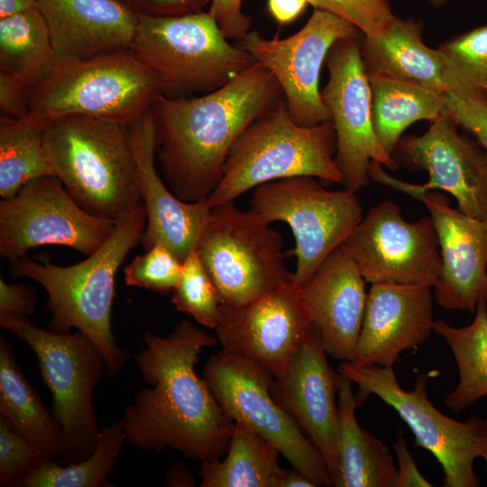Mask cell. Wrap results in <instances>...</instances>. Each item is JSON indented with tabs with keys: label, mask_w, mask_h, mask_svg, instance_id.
<instances>
[{
	"label": "cell",
	"mask_w": 487,
	"mask_h": 487,
	"mask_svg": "<svg viewBox=\"0 0 487 487\" xmlns=\"http://www.w3.org/2000/svg\"><path fill=\"white\" fill-rule=\"evenodd\" d=\"M354 260L364 280L433 287L442 259L430 216L405 220L398 204L372 207L341 244Z\"/></svg>",
	"instance_id": "2e32d148"
},
{
	"label": "cell",
	"mask_w": 487,
	"mask_h": 487,
	"mask_svg": "<svg viewBox=\"0 0 487 487\" xmlns=\"http://www.w3.org/2000/svg\"><path fill=\"white\" fill-rule=\"evenodd\" d=\"M121 1L125 2V3L129 4V5H132V3H133V0H121Z\"/></svg>",
	"instance_id": "f907efd6"
},
{
	"label": "cell",
	"mask_w": 487,
	"mask_h": 487,
	"mask_svg": "<svg viewBox=\"0 0 487 487\" xmlns=\"http://www.w3.org/2000/svg\"><path fill=\"white\" fill-rule=\"evenodd\" d=\"M115 221L82 208L55 175L26 183L0 201V254L14 264L42 245H63L88 256L112 234Z\"/></svg>",
	"instance_id": "4fadbf2b"
},
{
	"label": "cell",
	"mask_w": 487,
	"mask_h": 487,
	"mask_svg": "<svg viewBox=\"0 0 487 487\" xmlns=\"http://www.w3.org/2000/svg\"><path fill=\"white\" fill-rule=\"evenodd\" d=\"M212 0H133L139 14L175 16L202 12Z\"/></svg>",
	"instance_id": "7bdbcfd3"
},
{
	"label": "cell",
	"mask_w": 487,
	"mask_h": 487,
	"mask_svg": "<svg viewBox=\"0 0 487 487\" xmlns=\"http://www.w3.org/2000/svg\"><path fill=\"white\" fill-rule=\"evenodd\" d=\"M43 142L54 175L91 215L116 220L142 202L125 124L61 116L46 124Z\"/></svg>",
	"instance_id": "277c9868"
},
{
	"label": "cell",
	"mask_w": 487,
	"mask_h": 487,
	"mask_svg": "<svg viewBox=\"0 0 487 487\" xmlns=\"http://www.w3.org/2000/svg\"><path fill=\"white\" fill-rule=\"evenodd\" d=\"M282 245L269 222L230 200L211 207L195 251L221 303L240 306L292 282Z\"/></svg>",
	"instance_id": "9c48e42d"
},
{
	"label": "cell",
	"mask_w": 487,
	"mask_h": 487,
	"mask_svg": "<svg viewBox=\"0 0 487 487\" xmlns=\"http://www.w3.org/2000/svg\"><path fill=\"white\" fill-rule=\"evenodd\" d=\"M143 202L131 207L115 221L108 239L93 253L76 264L59 266L48 254L39 262L26 256L12 264L14 277L30 278L46 291V307L51 318L48 330L82 332L101 352L106 375H116L127 363L130 354L121 349L112 331L111 313L117 270L128 253L140 244L146 227Z\"/></svg>",
	"instance_id": "3957f363"
},
{
	"label": "cell",
	"mask_w": 487,
	"mask_h": 487,
	"mask_svg": "<svg viewBox=\"0 0 487 487\" xmlns=\"http://www.w3.org/2000/svg\"><path fill=\"white\" fill-rule=\"evenodd\" d=\"M337 371L359 387L358 406L373 394L399 414L412 431L415 445L429 451L440 464L445 487L480 486L473 463L483 457L487 464V418L473 415L458 421L444 415L428 400L425 373L407 391L392 368L341 362Z\"/></svg>",
	"instance_id": "30bf717a"
},
{
	"label": "cell",
	"mask_w": 487,
	"mask_h": 487,
	"mask_svg": "<svg viewBox=\"0 0 487 487\" xmlns=\"http://www.w3.org/2000/svg\"><path fill=\"white\" fill-rule=\"evenodd\" d=\"M335 152L336 136L331 121L315 126L299 125L281 98L235 141L220 181L207 201L212 207L234 200L262 184L296 176L341 183Z\"/></svg>",
	"instance_id": "8992f818"
},
{
	"label": "cell",
	"mask_w": 487,
	"mask_h": 487,
	"mask_svg": "<svg viewBox=\"0 0 487 487\" xmlns=\"http://www.w3.org/2000/svg\"><path fill=\"white\" fill-rule=\"evenodd\" d=\"M182 269V262L163 244L158 243L137 255L124 268L127 286L142 288L161 294L172 292Z\"/></svg>",
	"instance_id": "d590c367"
},
{
	"label": "cell",
	"mask_w": 487,
	"mask_h": 487,
	"mask_svg": "<svg viewBox=\"0 0 487 487\" xmlns=\"http://www.w3.org/2000/svg\"><path fill=\"white\" fill-rule=\"evenodd\" d=\"M372 90L375 133L392 154L402 133L411 124L446 115L445 95L409 82L367 73Z\"/></svg>",
	"instance_id": "f1b7e54d"
},
{
	"label": "cell",
	"mask_w": 487,
	"mask_h": 487,
	"mask_svg": "<svg viewBox=\"0 0 487 487\" xmlns=\"http://www.w3.org/2000/svg\"><path fill=\"white\" fill-rule=\"evenodd\" d=\"M60 64L129 51L139 13L121 0H38Z\"/></svg>",
	"instance_id": "cb8c5ba5"
},
{
	"label": "cell",
	"mask_w": 487,
	"mask_h": 487,
	"mask_svg": "<svg viewBox=\"0 0 487 487\" xmlns=\"http://www.w3.org/2000/svg\"><path fill=\"white\" fill-rule=\"evenodd\" d=\"M125 435L121 423L104 427L96 448L87 458L67 464L57 460L43 461L23 481L24 487L112 486L108 475L119 457Z\"/></svg>",
	"instance_id": "d6a6232c"
},
{
	"label": "cell",
	"mask_w": 487,
	"mask_h": 487,
	"mask_svg": "<svg viewBox=\"0 0 487 487\" xmlns=\"http://www.w3.org/2000/svg\"><path fill=\"white\" fill-rule=\"evenodd\" d=\"M343 375V374H342ZM353 381L343 375L338 397V472L336 487H394L397 466L388 446L361 427Z\"/></svg>",
	"instance_id": "484cf974"
},
{
	"label": "cell",
	"mask_w": 487,
	"mask_h": 487,
	"mask_svg": "<svg viewBox=\"0 0 487 487\" xmlns=\"http://www.w3.org/2000/svg\"><path fill=\"white\" fill-rule=\"evenodd\" d=\"M171 303L178 311L193 317L198 324L216 328L221 299L195 250L182 262L179 281L172 291Z\"/></svg>",
	"instance_id": "836d02e7"
},
{
	"label": "cell",
	"mask_w": 487,
	"mask_h": 487,
	"mask_svg": "<svg viewBox=\"0 0 487 487\" xmlns=\"http://www.w3.org/2000/svg\"><path fill=\"white\" fill-rule=\"evenodd\" d=\"M33 289L23 283H7L0 279V315L31 317L36 310Z\"/></svg>",
	"instance_id": "b9f144b4"
},
{
	"label": "cell",
	"mask_w": 487,
	"mask_h": 487,
	"mask_svg": "<svg viewBox=\"0 0 487 487\" xmlns=\"http://www.w3.org/2000/svg\"><path fill=\"white\" fill-rule=\"evenodd\" d=\"M0 326L24 342L37 357L41 378L51 393V413L62 430L57 461L67 464L90 456L100 433L93 397L106 375L101 352L78 330H45L27 317L0 315Z\"/></svg>",
	"instance_id": "52a82bcc"
},
{
	"label": "cell",
	"mask_w": 487,
	"mask_h": 487,
	"mask_svg": "<svg viewBox=\"0 0 487 487\" xmlns=\"http://www.w3.org/2000/svg\"><path fill=\"white\" fill-rule=\"evenodd\" d=\"M371 284L350 362L392 368L402 352L418 348L433 331L432 287L386 281Z\"/></svg>",
	"instance_id": "7402d4cb"
},
{
	"label": "cell",
	"mask_w": 487,
	"mask_h": 487,
	"mask_svg": "<svg viewBox=\"0 0 487 487\" xmlns=\"http://www.w3.org/2000/svg\"><path fill=\"white\" fill-rule=\"evenodd\" d=\"M39 7L38 0H0V19Z\"/></svg>",
	"instance_id": "7dc6e473"
},
{
	"label": "cell",
	"mask_w": 487,
	"mask_h": 487,
	"mask_svg": "<svg viewBox=\"0 0 487 487\" xmlns=\"http://www.w3.org/2000/svg\"><path fill=\"white\" fill-rule=\"evenodd\" d=\"M381 166L377 161L370 163V179L414 198L429 212L442 259L433 286L436 304L448 310L474 312L480 300L487 301V219L453 208L440 191L415 189L411 183L388 175Z\"/></svg>",
	"instance_id": "e0dca14e"
},
{
	"label": "cell",
	"mask_w": 487,
	"mask_h": 487,
	"mask_svg": "<svg viewBox=\"0 0 487 487\" xmlns=\"http://www.w3.org/2000/svg\"><path fill=\"white\" fill-rule=\"evenodd\" d=\"M311 325L292 282L240 306L221 303L216 338L223 351L281 377Z\"/></svg>",
	"instance_id": "ac0fdd59"
},
{
	"label": "cell",
	"mask_w": 487,
	"mask_h": 487,
	"mask_svg": "<svg viewBox=\"0 0 487 487\" xmlns=\"http://www.w3.org/2000/svg\"><path fill=\"white\" fill-rule=\"evenodd\" d=\"M433 331L447 343L457 364L458 383L444 403L458 414L487 396V301L480 300L468 326L436 320Z\"/></svg>",
	"instance_id": "4dcf8cb0"
},
{
	"label": "cell",
	"mask_w": 487,
	"mask_h": 487,
	"mask_svg": "<svg viewBox=\"0 0 487 487\" xmlns=\"http://www.w3.org/2000/svg\"><path fill=\"white\" fill-rule=\"evenodd\" d=\"M142 340L133 359L152 387L141 390L125 408L119 422L126 441L146 452L173 449L198 462L226 455L234 423L195 371L216 336L182 319L167 336L146 331Z\"/></svg>",
	"instance_id": "6da1fadb"
},
{
	"label": "cell",
	"mask_w": 487,
	"mask_h": 487,
	"mask_svg": "<svg viewBox=\"0 0 487 487\" xmlns=\"http://www.w3.org/2000/svg\"><path fill=\"white\" fill-rule=\"evenodd\" d=\"M319 329L311 323L286 372L274 378L271 394L322 455L333 481L338 472L339 413L343 375L332 369Z\"/></svg>",
	"instance_id": "ffe728a7"
},
{
	"label": "cell",
	"mask_w": 487,
	"mask_h": 487,
	"mask_svg": "<svg viewBox=\"0 0 487 487\" xmlns=\"http://www.w3.org/2000/svg\"><path fill=\"white\" fill-rule=\"evenodd\" d=\"M43 461L41 452L0 416V486H23Z\"/></svg>",
	"instance_id": "8d00e7d4"
},
{
	"label": "cell",
	"mask_w": 487,
	"mask_h": 487,
	"mask_svg": "<svg viewBox=\"0 0 487 487\" xmlns=\"http://www.w3.org/2000/svg\"><path fill=\"white\" fill-rule=\"evenodd\" d=\"M278 448L253 430L234 423L226 456L200 462L201 487H281L285 468Z\"/></svg>",
	"instance_id": "83f0119b"
},
{
	"label": "cell",
	"mask_w": 487,
	"mask_h": 487,
	"mask_svg": "<svg viewBox=\"0 0 487 487\" xmlns=\"http://www.w3.org/2000/svg\"><path fill=\"white\" fill-rule=\"evenodd\" d=\"M308 4L347 21L366 38L379 36L394 17L389 0H308Z\"/></svg>",
	"instance_id": "74e56055"
},
{
	"label": "cell",
	"mask_w": 487,
	"mask_h": 487,
	"mask_svg": "<svg viewBox=\"0 0 487 487\" xmlns=\"http://www.w3.org/2000/svg\"><path fill=\"white\" fill-rule=\"evenodd\" d=\"M165 484L170 487H191L195 486V480L181 463H177L169 469Z\"/></svg>",
	"instance_id": "bcb514c9"
},
{
	"label": "cell",
	"mask_w": 487,
	"mask_h": 487,
	"mask_svg": "<svg viewBox=\"0 0 487 487\" xmlns=\"http://www.w3.org/2000/svg\"><path fill=\"white\" fill-rule=\"evenodd\" d=\"M397 455V474L394 487H431L432 484L420 473L406 439L400 436L393 443Z\"/></svg>",
	"instance_id": "ee69618b"
},
{
	"label": "cell",
	"mask_w": 487,
	"mask_h": 487,
	"mask_svg": "<svg viewBox=\"0 0 487 487\" xmlns=\"http://www.w3.org/2000/svg\"><path fill=\"white\" fill-rule=\"evenodd\" d=\"M0 416L34 446L45 460H57L62 430L23 376L12 347L0 337Z\"/></svg>",
	"instance_id": "4316f807"
},
{
	"label": "cell",
	"mask_w": 487,
	"mask_h": 487,
	"mask_svg": "<svg viewBox=\"0 0 487 487\" xmlns=\"http://www.w3.org/2000/svg\"><path fill=\"white\" fill-rule=\"evenodd\" d=\"M130 51L152 71L160 95L169 98L215 91L255 62L238 43L229 42L208 11L139 14Z\"/></svg>",
	"instance_id": "5b68a950"
},
{
	"label": "cell",
	"mask_w": 487,
	"mask_h": 487,
	"mask_svg": "<svg viewBox=\"0 0 487 487\" xmlns=\"http://www.w3.org/2000/svg\"><path fill=\"white\" fill-rule=\"evenodd\" d=\"M308 0H268L271 15L280 24L295 21L305 10Z\"/></svg>",
	"instance_id": "f6af8a7d"
},
{
	"label": "cell",
	"mask_w": 487,
	"mask_h": 487,
	"mask_svg": "<svg viewBox=\"0 0 487 487\" xmlns=\"http://www.w3.org/2000/svg\"><path fill=\"white\" fill-rule=\"evenodd\" d=\"M421 22L394 17L377 37L362 39L367 73L421 86L440 94L482 97L459 75L446 56L422 40Z\"/></svg>",
	"instance_id": "d4e9b609"
},
{
	"label": "cell",
	"mask_w": 487,
	"mask_h": 487,
	"mask_svg": "<svg viewBox=\"0 0 487 487\" xmlns=\"http://www.w3.org/2000/svg\"><path fill=\"white\" fill-rule=\"evenodd\" d=\"M281 98L278 81L258 61L210 93L181 98L158 95L151 108L156 161L171 192L188 203L208 198L235 141Z\"/></svg>",
	"instance_id": "7a4b0ae2"
},
{
	"label": "cell",
	"mask_w": 487,
	"mask_h": 487,
	"mask_svg": "<svg viewBox=\"0 0 487 487\" xmlns=\"http://www.w3.org/2000/svg\"><path fill=\"white\" fill-rule=\"evenodd\" d=\"M356 192L329 190L314 177L296 176L256 187L251 209L270 224H287L295 238L297 266L292 283L299 286L340 247L363 218Z\"/></svg>",
	"instance_id": "8fae6325"
},
{
	"label": "cell",
	"mask_w": 487,
	"mask_h": 487,
	"mask_svg": "<svg viewBox=\"0 0 487 487\" xmlns=\"http://www.w3.org/2000/svg\"><path fill=\"white\" fill-rule=\"evenodd\" d=\"M126 127L147 217L140 244L145 251L163 244L183 262L195 250L211 207L207 198L192 203L180 200L159 175L156 126L151 109Z\"/></svg>",
	"instance_id": "44dd1931"
},
{
	"label": "cell",
	"mask_w": 487,
	"mask_h": 487,
	"mask_svg": "<svg viewBox=\"0 0 487 487\" xmlns=\"http://www.w3.org/2000/svg\"><path fill=\"white\" fill-rule=\"evenodd\" d=\"M427 3H428L430 5L434 7H442L446 5L450 0H422Z\"/></svg>",
	"instance_id": "681fc988"
},
{
	"label": "cell",
	"mask_w": 487,
	"mask_h": 487,
	"mask_svg": "<svg viewBox=\"0 0 487 487\" xmlns=\"http://www.w3.org/2000/svg\"><path fill=\"white\" fill-rule=\"evenodd\" d=\"M202 378L230 420L273 444L293 469L317 486H333L320 452L272 398L274 378L268 372L220 350L205 363Z\"/></svg>",
	"instance_id": "7c38bea8"
},
{
	"label": "cell",
	"mask_w": 487,
	"mask_h": 487,
	"mask_svg": "<svg viewBox=\"0 0 487 487\" xmlns=\"http://www.w3.org/2000/svg\"><path fill=\"white\" fill-rule=\"evenodd\" d=\"M317 486L311 479L295 469H286L281 482V487H316Z\"/></svg>",
	"instance_id": "c3c4849f"
},
{
	"label": "cell",
	"mask_w": 487,
	"mask_h": 487,
	"mask_svg": "<svg viewBox=\"0 0 487 487\" xmlns=\"http://www.w3.org/2000/svg\"><path fill=\"white\" fill-rule=\"evenodd\" d=\"M391 156L399 167L427 172V182L411 183L415 189L449 193L461 212L487 219V152L448 115L421 135L401 137Z\"/></svg>",
	"instance_id": "d6986e66"
},
{
	"label": "cell",
	"mask_w": 487,
	"mask_h": 487,
	"mask_svg": "<svg viewBox=\"0 0 487 487\" xmlns=\"http://www.w3.org/2000/svg\"><path fill=\"white\" fill-rule=\"evenodd\" d=\"M363 35L347 21L314 9L306 24L285 39H265L251 30L238 44L278 81L288 111L301 126L331 121L319 90V76L327 53L340 39Z\"/></svg>",
	"instance_id": "9a60e30c"
},
{
	"label": "cell",
	"mask_w": 487,
	"mask_h": 487,
	"mask_svg": "<svg viewBox=\"0 0 487 487\" xmlns=\"http://www.w3.org/2000/svg\"><path fill=\"white\" fill-rule=\"evenodd\" d=\"M0 117L22 119L29 115V90L14 75L0 71Z\"/></svg>",
	"instance_id": "60d3db41"
},
{
	"label": "cell",
	"mask_w": 487,
	"mask_h": 487,
	"mask_svg": "<svg viewBox=\"0 0 487 487\" xmlns=\"http://www.w3.org/2000/svg\"><path fill=\"white\" fill-rule=\"evenodd\" d=\"M46 20L40 8L0 19V71L32 90L58 68Z\"/></svg>",
	"instance_id": "f546056e"
},
{
	"label": "cell",
	"mask_w": 487,
	"mask_h": 487,
	"mask_svg": "<svg viewBox=\"0 0 487 487\" xmlns=\"http://www.w3.org/2000/svg\"><path fill=\"white\" fill-rule=\"evenodd\" d=\"M363 35L338 40L326 63L328 80L321 91L336 136L335 162L345 188L357 192L370 183L372 161L395 170L398 164L377 137L372 116V90L362 55Z\"/></svg>",
	"instance_id": "5bb4252c"
},
{
	"label": "cell",
	"mask_w": 487,
	"mask_h": 487,
	"mask_svg": "<svg viewBox=\"0 0 487 487\" xmlns=\"http://www.w3.org/2000/svg\"><path fill=\"white\" fill-rule=\"evenodd\" d=\"M446 115L487 152V97L445 95Z\"/></svg>",
	"instance_id": "f35d334b"
},
{
	"label": "cell",
	"mask_w": 487,
	"mask_h": 487,
	"mask_svg": "<svg viewBox=\"0 0 487 487\" xmlns=\"http://www.w3.org/2000/svg\"><path fill=\"white\" fill-rule=\"evenodd\" d=\"M438 49L473 90L487 97V25L456 35Z\"/></svg>",
	"instance_id": "e575fe53"
},
{
	"label": "cell",
	"mask_w": 487,
	"mask_h": 487,
	"mask_svg": "<svg viewBox=\"0 0 487 487\" xmlns=\"http://www.w3.org/2000/svg\"><path fill=\"white\" fill-rule=\"evenodd\" d=\"M46 123L29 116L0 117V196H14L26 183L54 175L43 142Z\"/></svg>",
	"instance_id": "1f68e13d"
},
{
	"label": "cell",
	"mask_w": 487,
	"mask_h": 487,
	"mask_svg": "<svg viewBox=\"0 0 487 487\" xmlns=\"http://www.w3.org/2000/svg\"><path fill=\"white\" fill-rule=\"evenodd\" d=\"M160 95L152 71L130 50L60 64L29 91V117L48 124L85 115L129 124L152 108Z\"/></svg>",
	"instance_id": "ba28073f"
},
{
	"label": "cell",
	"mask_w": 487,
	"mask_h": 487,
	"mask_svg": "<svg viewBox=\"0 0 487 487\" xmlns=\"http://www.w3.org/2000/svg\"><path fill=\"white\" fill-rule=\"evenodd\" d=\"M244 0H212L209 14L228 40H242L252 29V18L244 14Z\"/></svg>",
	"instance_id": "ab89813d"
},
{
	"label": "cell",
	"mask_w": 487,
	"mask_h": 487,
	"mask_svg": "<svg viewBox=\"0 0 487 487\" xmlns=\"http://www.w3.org/2000/svg\"><path fill=\"white\" fill-rule=\"evenodd\" d=\"M297 287L311 323L320 331L327 354L350 362L367 299L365 280L354 260L340 246Z\"/></svg>",
	"instance_id": "603a6c76"
}]
</instances>
